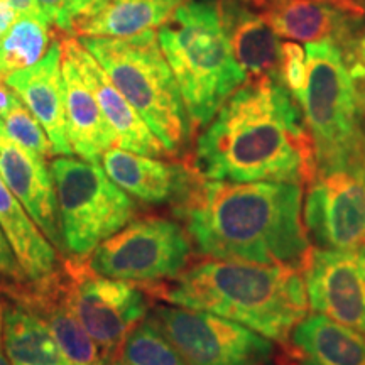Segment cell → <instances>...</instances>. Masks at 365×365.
Wrapping results in <instances>:
<instances>
[{"instance_id": "44dd1931", "label": "cell", "mask_w": 365, "mask_h": 365, "mask_svg": "<svg viewBox=\"0 0 365 365\" xmlns=\"http://www.w3.org/2000/svg\"><path fill=\"white\" fill-rule=\"evenodd\" d=\"M0 228L19 261L27 281L51 277L58 266L56 249L36 225L16 195L0 176Z\"/></svg>"}, {"instance_id": "8fae6325", "label": "cell", "mask_w": 365, "mask_h": 365, "mask_svg": "<svg viewBox=\"0 0 365 365\" xmlns=\"http://www.w3.org/2000/svg\"><path fill=\"white\" fill-rule=\"evenodd\" d=\"M68 299L76 317L108 360L125 336L145 318L149 299L129 281L95 274L68 287Z\"/></svg>"}, {"instance_id": "30bf717a", "label": "cell", "mask_w": 365, "mask_h": 365, "mask_svg": "<svg viewBox=\"0 0 365 365\" xmlns=\"http://www.w3.org/2000/svg\"><path fill=\"white\" fill-rule=\"evenodd\" d=\"M304 227L323 250L355 252L365 244V181L350 171L317 173L304 200Z\"/></svg>"}, {"instance_id": "603a6c76", "label": "cell", "mask_w": 365, "mask_h": 365, "mask_svg": "<svg viewBox=\"0 0 365 365\" xmlns=\"http://www.w3.org/2000/svg\"><path fill=\"white\" fill-rule=\"evenodd\" d=\"M4 346L11 365H70L46 319L22 301L4 308Z\"/></svg>"}, {"instance_id": "ac0fdd59", "label": "cell", "mask_w": 365, "mask_h": 365, "mask_svg": "<svg viewBox=\"0 0 365 365\" xmlns=\"http://www.w3.org/2000/svg\"><path fill=\"white\" fill-rule=\"evenodd\" d=\"M218 9L237 61L247 78L282 81V44L269 22L240 0H218Z\"/></svg>"}, {"instance_id": "52a82bcc", "label": "cell", "mask_w": 365, "mask_h": 365, "mask_svg": "<svg viewBox=\"0 0 365 365\" xmlns=\"http://www.w3.org/2000/svg\"><path fill=\"white\" fill-rule=\"evenodd\" d=\"M51 173L65 252L86 257L134 217V200L100 164L61 156L53 159Z\"/></svg>"}, {"instance_id": "d590c367", "label": "cell", "mask_w": 365, "mask_h": 365, "mask_svg": "<svg viewBox=\"0 0 365 365\" xmlns=\"http://www.w3.org/2000/svg\"><path fill=\"white\" fill-rule=\"evenodd\" d=\"M355 255H357L359 266H360V269H362V272L365 276V244L359 250H355Z\"/></svg>"}, {"instance_id": "ffe728a7", "label": "cell", "mask_w": 365, "mask_h": 365, "mask_svg": "<svg viewBox=\"0 0 365 365\" xmlns=\"http://www.w3.org/2000/svg\"><path fill=\"white\" fill-rule=\"evenodd\" d=\"M286 345L296 365H365V333L323 314L301 319Z\"/></svg>"}, {"instance_id": "7402d4cb", "label": "cell", "mask_w": 365, "mask_h": 365, "mask_svg": "<svg viewBox=\"0 0 365 365\" xmlns=\"http://www.w3.org/2000/svg\"><path fill=\"white\" fill-rule=\"evenodd\" d=\"M21 299L22 303L33 308L36 313H39L46 319L68 364L105 365L103 355L97 344L73 312L66 287L65 293L58 294L56 289H53L51 277H48V279L39 282L38 291L34 294H27Z\"/></svg>"}, {"instance_id": "5b68a950", "label": "cell", "mask_w": 365, "mask_h": 365, "mask_svg": "<svg viewBox=\"0 0 365 365\" xmlns=\"http://www.w3.org/2000/svg\"><path fill=\"white\" fill-rule=\"evenodd\" d=\"M158 38L191 124L207 127L249 80L223 27L218 0L185 2Z\"/></svg>"}, {"instance_id": "9c48e42d", "label": "cell", "mask_w": 365, "mask_h": 365, "mask_svg": "<svg viewBox=\"0 0 365 365\" xmlns=\"http://www.w3.org/2000/svg\"><path fill=\"white\" fill-rule=\"evenodd\" d=\"M188 365H271L274 345L250 328L180 307H158L150 314Z\"/></svg>"}, {"instance_id": "836d02e7", "label": "cell", "mask_w": 365, "mask_h": 365, "mask_svg": "<svg viewBox=\"0 0 365 365\" xmlns=\"http://www.w3.org/2000/svg\"><path fill=\"white\" fill-rule=\"evenodd\" d=\"M16 97V93L9 88L6 81H4V76H0V117L6 113V110L9 108V105H11L12 98Z\"/></svg>"}, {"instance_id": "9a60e30c", "label": "cell", "mask_w": 365, "mask_h": 365, "mask_svg": "<svg viewBox=\"0 0 365 365\" xmlns=\"http://www.w3.org/2000/svg\"><path fill=\"white\" fill-rule=\"evenodd\" d=\"M362 14L350 0H271L264 19L289 41L333 43L350 51ZM349 54V58H350Z\"/></svg>"}, {"instance_id": "4dcf8cb0", "label": "cell", "mask_w": 365, "mask_h": 365, "mask_svg": "<svg viewBox=\"0 0 365 365\" xmlns=\"http://www.w3.org/2000/svg\"><path fill=\"white\" fill-rule=\"evenodd\" d=\"M4 2L17 14V17H33V19L43 21L46 24H49L48 17L44 16L38 0H4Z\"/></svg>"}, {"instance_id": "484cf974", "label": "cell", "mask_w": 365, "mask_h": 365, "mask_svg": "<svg viewBox=\"0 0 365 365\" xmlns=\"http://www.w3.org/2000/svg\"><path fill=\"white\" fill-rule=\"evenodd\" d=\"M105 365H188L153 318H144Z\"/></svg>"}, {"instance_id": "3957f363", "label": "cell", "mask_w": 365, "mask_h": 365, "mask_svg": "<svg viewBox=\"0 0 365 365\" xmlns=\"http://www.w3.org/2000/svg\"><path fill=\"white\" fill-rule=\"evenodd\" d=\"M164 298L171 304L232 319L277 344L308 314L299 269L239 261H207L181 272Z\"/></svg>"}, {"instance_id": "f1b7e54d", "label": "cell", "mask_w": 365, "mask_h": 365, "mask_svg": "<svg viewBox=\"0 0 365 365\" xmlns=\"http://www.w3.org/2000/svg\"><path fill=\"white\" fill-rule=\"evenodd\" d=\"M308 68L307 53L298 43L289 41L282 44V83L298 100L307 88Z\"/></svg>"}, {"instance_id": "1f68e13d", "label": "cell", "mask_w": 365, "mask_h": 365, "mask_svg": "<svg viewBox=\"0 0 365 365\" xmlns=\"http://www.w3.org/2000/svg\"><path fill=\"white\" fill-rule=\"evenodd\" d=\"M17 19V14L7 6L4 0H0V38L6 34V31L11 27L14 21Z\"/></svg>"}, {"instance_id": "e0dca14e", "label": "cell", "mask_w": 365, "mask_h": 365, "mask_svg": "<svg viewBox=\"0 0 365 365\" xmlns=\"http://www.w3.org/2000/svg\"><path fill=\"white\" fill-rule=\"evenodd\" d=\"M61 58V43L54 41L49 51L38 63L24 70L9 73L4 76V81L43 125L51 140L54 154L71 156L73 149L66 130Z\"/></svg>"}, {"instance_id": "d6986e66", "label": "cell", "mask_w": 365, "mask_h": 365, "mask_svg": "<svg viewBox=\"0 0 365 365\" xmlns=\"http://www.w3.org/2000/svg\"><path fill=\"white\" fill-rule=\"evenodd\" d=\"M61 70L65 85L66 130L73 154H78L83 161L100 164L108 149L117 148L115 135L105 120L90 86L66 53H63Z\"/></svg>"}, {"instance_id": "8d00e7d4", "label": "cell", "mask_w": 365, "mask_h": 365, "mask_svg": "<svg viewBox=\"0 0 365 365\" xmlns=\"http://www.w3.org/2000/svg\"><path fill=\"white\" fill-rule=\"evenodd\" d=\"M360 175H362V178H364V181H365V164H364V168H362V171H360Z\"/></svg>"}, {"instance_id": "d6a6232c", "label": "cell", "mask_w": 365, "mask_h": 365, "mask_svg": "<svg viewBox=\"0 0 365 365\" xmlns=\"http://www.w3.org/2000/svg\"><path fill=\"white\" fill-rule=\"evenodd\" d=\"M350 59H352L355 68H357L360 75H362V78L365 80V34L362 36V39L355 44L354 54Z\"/></svg>"}, {"instance_id": "cb8c5ba5", "label": "cell", "mask_w": 365, "mask_h": 365, "mask_svg": "<svg viewBox=\"0 0 365 365\" xmlns=\"http://www.w3.org/2000/svg\"><path fill=\"white\" fill-rule=\"evenodd\" d=\"M186 0H110L76 29L80 38H130L161 27Z\"/></svg>"}, {"instance_id": "6da1fadb", "label": "cell", "mask_w": 365, "mask_h": 365, "mask_svg": "<svg viewBox=\"0 0 365 365\" xmlns=\"http://www.w3.org/2000/svg\"><path fill=\"white\" fill-rule=\"evenodd\" d=\"M195 171L210 181H312L317 164L298 100L281 80L242 85L200 134Z\"/></svg>"}, {"instance_id": "d4e9b609", "label": "cell", "mask_w": 365, "mask_h": 365, "mask_svg": "<svg viewBox=\"0 0 365 365\" xmlns=\"http://www.w3.org/2000/svg\"><path fill=\"white\" fill-rule=\"evenodd\" d=\"M49 24L33 17H17L0 38V76L24 70L38 63L49 51Z\"/></svg>"}, {"instance_id": "5bb4252c", "label": "cell", "mask_w": 365, "mask_h": 365, "mask_svg": "<svg viewBox=\"0 0 365 365\" xmlns=\"http://www.w3.org/2000/svg\"><path fill=\"white\" fill-rule=\"evenodd\" d=\"M61 49L75 61L80 75L97 98L100 110L115 135L117 148L150 158H163L170 154L139 112L113 85L110 76L100 66L93 54L80 43V39H65L61 43Z\"/></svg>"}, {"instance_id": "7c38bea8", "label": "cell", "mask_w": 365, "mask_h": 365, "mask_svg": "<svg viewBox=\"0 0 365 365\" xmlns=\"http://www.w3.org/2000/svg\"><path fill=\"white\" fill-rule=\"evenodd\" d=\"M303 269L313 312L365 333V276L355 252L317 249Z\"/></svg>"}, {"instance_id": "4fadbf2b", "label": "cell", "mask_w": 365, "mask_h": 365, "mask_svg": "<svg viewBox=\"0 0 365 365\" xmlns=\"http://www.w3.org/2000/svg\"><path fill=\"white\" fill-rule=\"evenodd\" d=\"M0 176L54 249L63 250L56 186L44 158L12 139L0 124Z\"/></svg>"}, {"instance_id": "277c9868", "label": "cell", "mask_w": 365, "mask_h": 365, "mask_svg": "<svg viewBox=\"0 0 365 365\" xmlns=\"http://www.w3.org/2000/svg\"><path fill=\"white\" fill-rule=\"evenodd\" d=\"M308 80L298 98L312 137L317 173L362 171L365 164V80L333 43H307Z\"/></svg>"}, {"instance_id": "7a4b0ae2", "label": "cell", "mask_w": 365, "mask_h": 365, "mask_svg": "<svg viewBox=\"0 0 365 365\" xmlns=\"http://www.w3.org/2000/svg\"><path fill=\"white\" fill-rule=\"evenodd\" d=\"M294 182L200 181L175 207L200 254L303 269L312 249Z\"/></svg>"}, {"instance_id": "4316f807", "label": "cell", "mask_w": 365, "mask_h": 365, "mask_svg": "<svg viewBox=\"0 0 365 365\" xmlns=\"http://www.w3.org/2000/svg\"><path fill=\"white\" fill-rule=\"evenodd\" d=\"M0 124L16 143L33 150L41 158L54 156V150L48 134L39 124L38 118L29 112V108L21 102L19 97H14L9 108L0 117Z\"/></svg>"}, {"instance_id": "83f0119b", "label": "cell", "mask_w": 365, "mask_h": 365, "mask_svg": "<svg viewBox=\"0 0 365 365\" xmlns=\"http://www.w3.org/2000/svg\"><path fill=\"white\" fill-rule=\"evenodd\" d=\"M38 2L49 24L75 34L81 24L97 16L110 0H38Z\"/></svg>"}, {"instance_id": "ba28073f", "label": "cell", "mask_w": 365, "mask_h": 365, "mask_svg": "<svg viewBox=\"0 0 365 365\" xmlns=\"http://www.w3.org/2000/svg\"><path fill=\"white\" fill-rule=\"evenodd\" d=\"M191 240L185 227L161 217L129 222L90 254L97 276L129 282L175 279L185 271Z\"/></svg>"}, {"instance_id": "8992f818", "label": "cell", "mask_w": 365, "mask_h": 365, "mask_svg": "<svg viewBox=\"0 0 365 365\" xmlns=\"http://www.w3.org/2000/svg\"><path fill=\"white\" fill-rule=\"evenodd\" d=\"M168 153L181 154L191 118L154 29L130 38H80Z\"/></svg>"}, {"instance_id": "f546056e", "label": "cell", "mask_w": 365, "mask_h": 365, "mask_svg": "<svg viewBox=\"0 0 365 365\" xmlns=\"http://www.w3.org/2000/svg\"><path fill=\"white\" fill-rule=\"evenodd\" d=\"M0 276L7 277L12 282H24L26 276L22 271L19 261H17L16 254L9 244L6 234L0 228Z\"/></svg>"}, {"instance_id": "2e32d148", "label": "cell", "mask_w": 365, "mask_h": 365, "mask_svg": "<svg viewBox=\"0 0 365 365\" xmlns=\"http://www.w3.org/2000/svg\"><path fill=\"white\" fill-rule=\"evenodd\" d=\"M103 171L132 198L143 203L176 207L200 181L198 173L176 163L112 148L102 156Z\"/></svg>"}, {"instance_id": "e575fe53", "label": "cell", "mask_w": 365, "mask_h": 365, "mask_svg": "<svg viewBox=\"0 0 365 365\" xmlns=\"http://www.w3.org/2000/svg\"><path fill=\"white\" fill-rule=\"evenodd\" d=\"M0 365H11L6 354V346H4V307L0 301Z\"/></svg>"}]
</instances>
